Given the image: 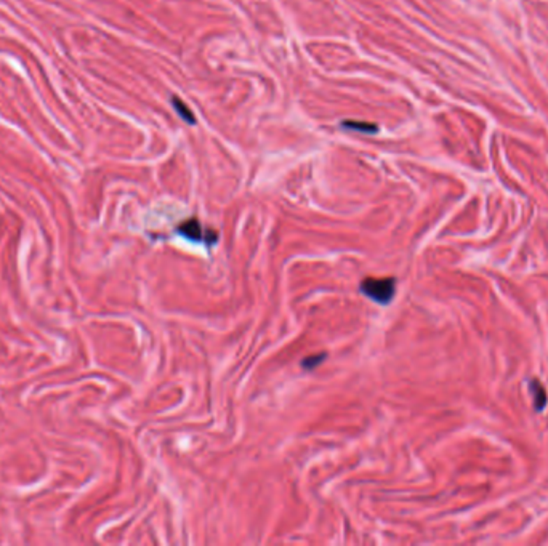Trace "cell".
Masks as SVG:
<instances>
[{"mask_svg": "<svg viewBox=\"0 0 548 546\" xmlns=\"http://www.w3.org/2000/svg\"><path fill=\"white\" fill-rule=\"evenodd\" d=\"M171 103H174L175 111L180 114L183 120L188 122L190 125L196 124V117H195V114H192V111L188 108L186 103H183L178 97H171Z\"/></svg>", "mask_w": 548, "mask_h": 546, "instance_id": "3", "label": "cell"}, {"mask_svg": "<svg viewBox=\"0 0 548 546\" xmlns=\"http://www.w3.org/2000/svg\"><path fill=\"white\" fill-rule=\"evenodd\" d=\"M178 231L181 236H185L186 239H191V241H204L202 226L196 218H191L185 223H181Z\"/></svg>", "mask_w": 548, "mask_h": 546, "instance_id": "2", "label": "cell"}, {"mask_svg": "<svg viewBox=\"0 0 548 546\" xmlns=\"http://www.w3.org/2000/svg\"><path fill=\"white\" fill-rule=\"evenodd\" d=\"M361 290L374 302L380 304H386L391 302L393 295H395V279L386 277V279H374V277H367L361 284Z\"/></svg>", "mask_w": 548, "mask_h": 546, "instance_id": "1", "label": "cell"}, {"mask_svg": "<svg viewBox=\"0 0 548 546\" xmlns=\"http://www.w3.org/2000/svg\"><path fill=\"white\" fill-rule=\"evenodd\" d=\"M323 359H324V356H319L318 359H313V358H309V359H307V360L303 362V365L307 367V369H309V365H316L318 362H319V360H323Z\"/></svg>", "mask_w": 548, "mask_h": 546, "instance_id": "5", "label": "cell"}, {"mask_svg": "<svg viewBox=\"0 0 548 546\" xmlns=\"http://www.w3.org/2000/svg\"><path fill=\"white\" fill-rule=\"evenodd\" d=\"M342 127L350 128L353 132H361V133H377L379 127L375 124H367V122H342Z\"/></svg>", "mask_w": 548, "mask_h": 546, "instance_id": "4", "label": "cell"}]
</instances>
